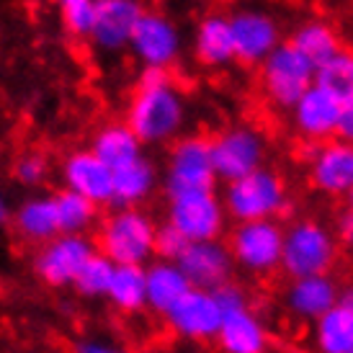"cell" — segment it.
Here are the masks:
<instances>
[{
    "mask_svg": "<svg viewBox=\"0 0 353 353\" xmlns=\"http://www.w3.org/2000/svg\"><path fill=\"white\" fill-rule=\"evenodd\" d=\"M145 10L142 0H96L88 41L103 54L124 52Z\"/></svg>",
    "mask_w": 353,
    "mask_h": 353,
    "instance_id": "2e32d148",
    "label": "cell"
},
{
    "mask_svg": "<svg viewBox=\"0 0 353 353\" xmlns=\"http://www.w3.org/2000/svg\"><path fill=\"white\" fill-rule=\"evenodd\" d=\"M348 353H353V348H351V351H348Z\"/></svg>",
    "mask_w": 353,
    "mask_h": 353,
    "instance_id": "60d3db41",
    "label": "cell"
},
{
    "mask_svg": "<svg viewBox=\"0 0 353 353\" xmlns=\"http://www.w3.org/2000/svg\"><path fill=\"white\" fill-rule=\"evenodd\" d=\"M54 204H57L59 232L62 235H88L90 230L99 225L101 209L80 194L59 188V191H54Z\"/></svg>",
    "mask_w": 353,
    "mask_h": 353,
    "instance_id": "f1b7e54d",
    "label": "cell"
},
{
    "mask_svg": "<svg viewBox=\"0 0 353 353\" xmlns=\"http://www.w3.org/2000/svg\"><path fill=\"white\" fill-rule=\"evenodd\" d=\"M124 121L145 148L176 142L183 134L188 121V101L173 83L170 70L142 68L137 88L127 103Z\"/></svg>",
    "mask_w": 353,
    "mask_h": 353,
    "instance_id": "6da1fadb",
    "label": "cell"
},
{
    "mask_svg": "<svg viewBox=\"0 0 353 353\" xmlns=\"http://www.w3.org/2000/svg\"><path fill=\"white\" fill-rule=\"evenodd\" d=\"M13 176L23 186H41L50 176V157L39 152V150L23 152L16 160V165H13Z\"/></svg>",
    "mask_w": 353,
    "mask_h": 353,
    "instance_id": "d6a6232c",
    "label": "cell"
},
{
    "mask_svg": "<svg viewBox=\"0 0 353 353\" xmlns=\"http://www.w3.org/2000/svg\"><path fill=\"white\" fill-rule=\"evenodd\" d=\"M310 186L330 199H345L353 188V145L341 139H327L314 145L307 157Z\"/></svg>",
    "mask_w": 353,
    "mask_h": 353,
    "instance_id": "9a60e30c",
    "label": "cell"
},
{
    "mask_svg": "<svg viewBox=\"0 0 353 353\" xmlns=\"http://www.w3.org/2000/svg\"><path fill=\"white\" fill-rule=\"evenodd\" d=\"M13 227L26 243H34V245H44L52 237L62 235L54 194H34L23 199L19 209L13 212Z\"/></svg>",
    "mask_w": 353,
    "mask_h": 353,
    "instance_id": "cb8c5ba5",
    "label": "cell"
},
{
    "mask_svg": "<svg viewBox=\"0 0 353 353\" xmlns=\"http://www.w3.org/2000/svg\"><path fill=\"white\" fill-rule=\"evenodd\" d=\"M345 204H348V212H353V188L345 194Z\"/></svg>",
    "mask_w": 353,
    "mask_h": 353,
    "instance_id": "f35d334b",
    "label": "cell"
},
{
    "mask_svg": "<svg viewBox=\"0 0 353 353\" xmlns=\"http://www.w3.org/2000/svg\"><path fill=\"white\" fill-rule=\"evenodd\" d=\"M222 204L232 222L276 219L289 209V186L276 168L261 165L253 173L225 183Z\"/></svg>",
    "mask_w": 353,
    "mask_h": 353,
    "instance_id": "3957f363",
    "label": "cell"
},
{
    "mask_svg": "<svg viewBox=\"0 0 353 353\" xmlns=\"http://www.w3.org/2000/svg\"><path fill=\"white\" fill-rule=\"evenodd\" d=\"M341 294V286L330 274L292 279L284 292V307L296 323H314L323 317Z\"/></svg>",
    "mask_w": 353,
    "mask_h": 353,
    "instance_id": "ffe728a7",
    "label": "cell"
},
{
    "mask_svg": "<svg viewBox=\"0 0 353 353\" xmlns=\"http://www.w3.org/2000/svg\"><path fill=\"white\" fill-rule=\"evenodd\" d=\"M114 268H117V265L111 263L106 255H101L99 250H96V253L85 261V265L80 268L78 279L72 281L70 289H75V294L85 296V299H106Z\"/></svg>",
    "mask_w": 353,
    "mask_h": 353,
    "instance_id": "4dcf8cb0",
    "label": "cell"
},
{
    "mask_svg": "<svg viewBox=\"0 0 353 353\" xmlns=\"http://www.w3.org/2000/svg\"><path fill=\"white\" fill-rule=\"evenodd\" d=\"M176 263L186 274L188 284L194 289H206V292H216L219 286L232 281V274H235V261L230 255L227 243L222 240L188 243Z\"/></svg>",
    "mask_w": 353,
    "mask_h": 353,
    "instance_id": "ac0fdd59",
    "label": "cell"
},
{
    "mask_svg": "<svg viewBox=\"0 0 353 353\" xmlns=\"http://www.w3.org/2000/svg\"><path fill=\"white\" fill-rule=\"evenodd\" d=\"M168 330L188 343H214L216 330L222 325V307L214 292L188 289L165 314Z\"/></svg>",
    "mask_w": 353,
    "mask_h": 353,
    "instance_id": "4fadbf2b",
    "label": "cell"
},
{
    "mask_svg": "<svg viewBox=\"0 0 353 353\" xmlns=\"http://www.w3.org/2000/svg\"><path fill=\"white\" fill-rule=\"evenodd\" d=\"M96 253V243L88 235H57L50 243L37 248L34 253V274L41 284L52 289H68L78 279L80 268Z\"/></svg>",
    "mask_w": 353,
    "mask_h": 353,
    "instance_id": "7c38bea8",
    "label": "cell"
},
{
    "mask_svg": "<svg viewBox=\"0 0 353 353\" xmlns=\"http://www.w3.org/2000/svg\"><path fill=\"white\" fill-rule=\"evenodd\" d=\"M314 85L330 93L341 103L353 99V50H341L314 68Z\"/></svg>",
    "mask_w": 353,
    "mask_h": 353,
    "instance_id": "f546056e",
    "label": "cell"
},
{
    "mask_svg": "<svg viewBox=\"0 0 353 353\" xmlns=\"http://www.w3.org/2000/svg\"><path fill=\"white\" fill-rule=\"evenodd\" d=\"M75 353H129V351L117 343L99 341V338H83V341L75 343Z\"/></svg>",
    "mask_w": 353,
    "mask_h": 353,
    "instance_id": "8d00e7d4",
    "label": "cell"
},
{
    "mask_svg": "<svg viewBox=\"0 0 353 353\" xmlns=\"http://www.w3.org/2000/svg\"><path fill=\"white\" fill-rule=\"evenodd\" d=\"M292 114V129L296 137L310 145H323L327 139H335L338 117H341V101L333 99L323 88H312L289 108Z\"/></svg>",
    "mask_w": 353,
    "mask_h": 353,
    "instance_id": "d6986e66",
    "label": "cell"
},
{
    "mask_svg": "<svg viewBox=\"0 0 353 353\" xmlns=\"http://www.w3.org/2000/svg\"><path fill=\"white\" fill-rule=\"evenodd\" d=\"M216 176L212 168V152H209V137L204 134H181L170 145L165 160V188L168 199L196 194V191H214Z\"/></svg>",
    "mask_w": 353,
    "mask_h": 353,
    "instance_id": "ba28073f",
    "label": "cell"
},
{
    "mask_svg": "<svg viewBox=\"0 0 353 353\" xmlns=\"http://www.w3.org/2000/svg\"><path fill=\"white\" fill-rule=\"evenodd\" d=\"M281 245H284V225L279 219L237 222L227 240L235 268L258 276V279L279 271Z\"/></svg>",
    "mask_w": 353,
    "mask_h": 353,
    "instance_id": "52a82bcc",
    "label": "cell"
},
{
    "mask_svg": "<svg viewBox=\"0 0 353 353\" xmlns=\"http://www.w3.org/2000/svg\"><path fill=\"white\" fill-rule=\"evenodd\" d=\"M194 59L206 70H222L235 62L232 31L225 13H209L194 31Z\"/></svg>",
    "mask_w": 353,
    "mask_h": 353,
    "instance_id": "7402d4cb",
    "label": "cell"
},
{
    "mask_svg": "<svg viewBox=\"0 0 353 353\" xmlns=\"http://www.w3.org/2000/svg\"><path fill=\"white\" fill-rule=\"evenodd\" d=\"M286 41H289L302 57L310 59L314 68L323 65L325 59H330L333 54H338V52L343 50L338 29L325 19L302 21V23L292 31V37Z\"/></svg>",
    "mask_w": 353,
    "mask_h": 353,
    "instance_id": "4316f807",
    "label": "cell"
},
{
    "mask_svg": "<svg viewBox=\"0 0 353 353\" xmlns=\"http://www.w3.org/2000/svg\"><path fill=\"white\" fill-rule=\"evenodd\" d=\"M338 261V240L333 230L317 219H294L284 227L281 271L289 279L330 274Z\"/></svg>",
    "mask_w": 353,
    "mask_h": 353,
    "instance_id": "5b68a950",
    "label": "cell"
},
{
    "mask_svg": "<svg viewBox=\"0 0 353 353\" xmlns=\"http://www.w3.org/2000/svg\"><path fill=\"white\" fill-rule=\"evenodd\" d=\"M222 307V325L214 343L222 353H268L271 333L263 317L250 307L245 289L227 281L214 292Z\"/></svg>",
    "mask_w": 353,
    "mask_h": 353,
    "instance_id": "277c9868",
    "label": "cell"
},
{
    "mask_svg": "<svg viewBox=\"0 0 353 353\" xmlns=\"http://www.w3.org/2000/svg\"><path fill=\"white\" fill-rule=\"evenodd\" d=\"M160 183L157 165L148 155H139L127 165L114 170V194L111 206H142Z\"/></svg>",
    "mask_w": 353,
    "mask_h": 353,
    "instance_id": "d4e9b609",
    "label": "cell"
},
{
    "mask_svg": "<svg viewBox=\"0 0 353 353\" xmlns=\"http://www.w3.org/2000/svg\"><path fill=\"white\" fill-rule=\"evenodd\" d=\"M108 304L121 314H139L148 310L145 265H117L106 292Z\"/></svg>",
    "mask_w": 353,
    "mask_h": 353,
    "instance_id": "83f0119b",
    "label": "cell"
},
{
    "mask_svg": "<svg viewBox=\"0 0 353 353\" xmlns=\"http://www.w3.org/2000/svg\"><path fill=\"white\" fill-rule=\"evenodd\" d=\"M155 216L142 206H114L96 230V250L114 265H148L155 258Z\"/></svg>",
    "mask_w": 353,
    "mask_h": 353,
    "instance_id": "7a4b0ae2",
    "label": "cell"
},
{
    "mask_svg": "<svg viewBox=\"0 0 353 353\" xmlns=\"http://www.w3.org/2000/svg\"><path fill=\"white\" fill-rule=\"evenodd\" d=\"M62 176V188H68L72 194H80L88 201L99 206H111V194H114V170L101 163L93 155V150H72L62 157L59 165Z\"/></svg>",
    "mask_w": 353,
    "mask_h": 353,
    "instance_id": "e0dca14e",
    "label": "cell"
},
{
    "mask_svg": "<svg viewBox=\"0 0 353 353\" xmlns=\"http://www.w3.org/2000/svg\"><path fill=\"white\" fill-rule=\"evenodd\" d=\"M219 3H235V0H219Z\"/></svg>",
    "mask_w": 353,
    "mask_h": 353,
    "instance_id": "ab89813d",
    "label": "cell"
},
{
    "mask_svg": "<svg viewBox=\"0 0 353 353\" xmlns=\"http://www.w3.org/2000/svg\"><path fill=\"white\" fill-rule=\"evenodd\" d=\"M188 289H191V284L176 261L152 258L145 265V296H148L150 312L163 317Z\"/></svg>",
    "mask_w": 353,
    "mask_h": 353,
    "instance_id": "603a6c76",
    "label": "cell"
},
{
    "mask_svg": "<svg viewBox=\"0 0 353 353\" xmlns=\"http://www.w3.org/2000/svg\"><path fill=\"white\" fill-rule=\"evenodd\" d=\"M314 353H348L353 348V284L341 289L338 302L312 323Z\"/></svg>",
    "mask_w": 353,
    "mask_h": 353,
    "instance_id": "44dd1931",
    "label": "cell"
},
{
    "mask_svg": "<svg viewBox=\"0 0 353 353\" xmlns=\"http://www.w3.org/2000/svg\"><path fill=\"white\" fill-rule=\"evenodd\" d=\"M227 19H230V31H232L235 62H243L248 68H258L284 41L276 16L263 8H253V6L237 8Z\"/></svg>",
    "mask_w": 353,
    "mask_h": 353,
    "instance_id": "5bb4252c",
    "label": "cell"
},
{
    "mask_svg": "<svg viewBox=\"0 0 353 353\" xmlns=\"http://www.w3.org/2000/svg\"><path fill=\"white\" fill-rule=\"evenodd\" d=\"M209 152H212V168H214L216 181L230 183V181L253 173L255 168L265 165L268 142L261 129L250 124H235V127L216 132L209 139Z\"/></svg>",
    "mask_w": 353,
    "mask_h": 353,
    "instance_id": "9c48e42d",
    "label": "cell"
},
{
    "mask_svg": "<svg viewBox=\"0 0 353 353\" xmlns=\"http://www.w3.org/2000/svg\"><path fill=\"white\" fill-rule=\"evenodd\" d=\"M90 150L111 170H117V168L137 160L139 155H145V145L127 127V121H108V124L96 129V134L90 139Z\"/></svg>",
    "mask_w": 353,
    "mask_h": 353,
    "instance_id": "484cf974",
    "label": "cell"
},
{
    "mask_svg": "<svg viewBox=\"0 0 353 353\" xmlns=\"http://www.w3.org/2000/svg\"><path fill=\"white\" fill-rule=\"evenodd\" d=\"M165 222L176 227L188 243H201V240H222L230 216L216 191H196L168 199Z\"/></svg>",
    "mask_w": 353,
    "mask_h": 353,
    "instance_id": "30bf717a",
    "label": "cell"
},
{
    "mask_svg": "<svg viewBox=\"0 0 353 353\" xmlns=\"http://www.w3.org/2000/svg\"><path fill=\"white\" fill-rule=\"evenodd\" d=\"M261 90L274 108L289 111L314 85V65L289 44L281 41L258 65Z\"/></svg>",
    "mask_w": 353,
    "mask_h": 353,
    "instance_id": "8992f818",
    "label": "cell"
},
{
    "mask_svg": "<svg viewBox=\"0 0 353 353\" xmlns=\"http://www.w3.org/2000/svg\"><path fill=\"white\" fill-rule=\"evenodd\" d=\"M142 68L170 70L181 59L183 34L170 16L160 10H145L134 26V34L127 47Z\"/></svg>",
    "mask_w": 353,
    "mask_h": 353,
    "instance_id": "8fae6325",
    "label": "cell"
},
{
    "mask_svg": "<svg viewBox=\"0 0 353 353\" xmlns=\"http://www.w3.org/2000/svg\"><path fill=\"white\" fill-rule=\"evenodd\" d=\"M188 240L181 232H178L173 225H157L155 230V258H163V261H178L181 253L186 250Z\"/></svg>",
    "mask_w": 353,
    "mask_h": 353,
    "instance_id": "836d02e7",
    "label": "cell"
},
{
    "mask_svg": "<svg viewBox=\"0 0 353 353\" xmlns=\"http://www.w3.org/2000/svg\"><path fill=\"white\" fill-rule=\"evenodd\" d=\"M335 139L353 145V99L341 103V117H338V129H335Z\"/></svg>",
    "mask_w": 353,
    "mask_h": 353,
    "instance_id": "d590c367",
    "label": "cell"
},
{
    "mask_svg": "<svg viewBox=\"0 0 353 353\" xmlns=\"http://www.w3.org/2000/svg\"><path fill=\"white\" fill-rule=\"evenodd\" d=\"M8 222V204H6V196L0 194V227Z\"/></svg>",
    "mask_w": 353,
    "mask_h": 353,
    "instance_id": "74e56055",
    "label": "cell"
},
{
    "mask_svg": "<svg viewBox=\"0 0 353 353\" xmlns=\"http://www.w3.org/2000/svg\"><path fill=\"white\" fill-rule=\"evenodd\" d=\"M59 8L62 26L70 37L75 39H88L90 26H93V10L96 0H54Z\"/></svg>",
    "mask_w": 353,
    "mask_h": 353,
    "instance_id": "1f68e13d",
    "label": "cell"
},
{
    "mask_svg": "<svg viewBox=\"0 0 353 353\" xmlns=\"http://www.w3.org/2000/svg\"><path fill=\"white\" fill-rule=\"evenodd\" d=\"M335 240H338V248H345L348 253H353V212H341L338 219H335Z\"/></svg>",
    "mask_w": 353,
    "mask_h": 353,
    "instance_id": "e575fe53",
    "label": "cell"
}]
</instances>
